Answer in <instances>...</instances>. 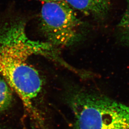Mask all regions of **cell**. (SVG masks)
Instances as JSON below:
<instances>
[{"mask_svg":"<svg viewBox=\"0 0 129 129\" xmlns=\"http://www.w3.org/2000/svg\"><path fill=\"white\" fill-rule=\"evenodd\" d=\"M71 7L86 15L101 19L110 9V0H64Z\"/></svg>","mask_w":129,"mask_h":129,"instance_id":"4","label":"cell"},{"mask_svg":"<svg viewBox=\"0 0 129 129\" xmlns=\"http://www.w3.org/2000/svg\"><path fill=\"white\" fill-rule=\"evenodd\" d=\"M66 101L74 129H129V106L97 91L70 87Z\"/></svg>","mask_w":129,"mask_h":129,"instance_id":"2","label":"cell"},{"mask_svg":"<svg viewBox=\"0 0 129 129\" xmlns=\"http://www.w3.org/2000/svg\"><path fill=\"white\" fill-rule=\"evenodd\" d=\"M11 88L4 79L0 78V111L8 108L12 101Z\"/></svg>","mask_w":129,"mask_h":129,"instance_id":"5","label":"cell"},{"mask_svg":"<svg viewBox=\"0 0 129 129\" xmlns=\"http://www.w3.org/2000/svg\"><path fill=\"white\" fill-rule=\"evenodd\" d=\"M39 25L48 42L56 48L72 46L84 35L83 23L65 1L45 3Z\"/></svg>","mask_w":129,"mask_h":129,"instance_id":"3","label":"cell"},{"mask_svg":"<svg viewBox=\"0 0 129 129\" xmlns=\"http://www.w3.org/2000/svg\"><path fill=\"white\" fill-rule=\"evenodd\" d=\"M0 129H1V128H0Z\"/></svg>","mask_w":129,"mask_h":129,"instance_id":"8","label":"cell"},{"mask_svg":"<svg viewBox=\"0 0 129 129\" xmlns=\"http://www.w3.org/2000/svg\"><path fill=\"white\" fill-rule=\"evenodd\" d=\"M118 28L121 40L129 46V0H127V8L118 24Z\"/></svg>","mask_w":129,"mask_h":129,"instance_id":"6","label":"cell"},{"mask_svg":"<svg viewBox=\"0 0 129 129\" xmlns=\"http://www.w3.org/2000/svg\"><path fill=\"white\" fill-rule=\"evenodd\" d=\"M25 18L9 17L0 22V74L27 107L42 89V79L35 68L29 64L33 55L41 54L63 66L56 48L48 42L34 41L27 36Z\"/></svg>","mask_w":129,"mask_h":129,"instance_id":"1","label":"cell"},{"mask_svg":"<svg viewBox=\"0 0 129 129\" xmlns=\"http://www.w3.org/2000/svg\"><path fill=\"white\" fill-rule=\"evenodd\" d=\"M41 1H44L45 3L46 2H60V1H65L64 0H40Z\"/></svg>","mask_w":129,"mask_h":129,"instance_id":"7","label":"cell"}]
</instances>
